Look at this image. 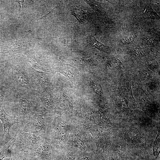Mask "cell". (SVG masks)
<instances>
[{
    "label": "cell",
    "mask_w": 160,
    "mask_h": 160,
    "mask_svg": "<svg viewBox=\"0 0 160 160\" xmlns=\"http://www.w3.org/2000/svg\"><path fill=\"white\" fill-rule=\"evenodd\" d=\"M75 154L73 151H69L67 152L64 160H75Z\"/></svg>",
    "instance_id": "f1b7e54d"
},
{
    "label": "cell",
    "mask_w": 160,
    "mask_h": 160,
    "mask_svg": "<svg viewBox=\"0 0 160 160\" xmlns=\"http://www.w3.org/2000/svg\"><path fill=\"white\" fill-rule=\"evenodd\" d=\"M113 60L114 61H113L114 62V64L116 65V67L117 68L120 70L124 69L123 65L122 62L119 58L113 56Z\"/></svg>",
    "instance_id": "83f0119b"
},
{
    "label": "cell",
    "mask_w": 160,
    "mask_h": 160,
    "mask_svg": "<svg viewBox=\"0 0 160 160\" xmlns=\"http://www.w3.org/2000/svg\"><path fill=\"white\" fill-rule=\"evenodd\" d=\"M121 94L125 98L133 103H135V100L133 95L131 83L129 82L122 86L120 89Z\"/></svg>",
    "instance_id": "9a60e30c"
},
{
    "label": "cell",
    "mask_w": 160,
    "mask_h": 160,
    "mask_svg": "<svg viewBox=\"0 0 160 160\" xmlns=\"http://www.w3.org/2000/svg\"><path fill=\"white\" fill-rule=\"evenodd\" d=\"M113 63L111 60L108 59L107 62V67L111 69L113 67Z\"/></svg>",
    "instance_id": "d6a6232c"
},
{
    "label": "cell",
    "mask_w": 160,
    "mask_h": 160,
    "mask_svg": "<svg viewBox=\"0 0 160 160\" xmlns=\"http://www.w3.org/2000/svg\"><path fill=\"white\" fill-rule=\"evenodd\" d=\"M4 96H0V120L3 124L5 140L9 141L10 138L9 132L11 127L14 124L20 123L18 118L9 115L4 110L3 106Z\"/></svg>",
    "instance_id": "5b68a950"
},
{
    "label": "cell",
    "mask_w": 160,
    "mask_h": 160,
    "mask_svg": "<svg viewBox=\"0 0 160 160\" xmlns=\"http://www.w3.org/2000/svg\"><path fill=\"white\" fill-rule=\"evenodd\" d=\"M17 133L15 144L21 151L25 152H28L43 140L41 136L30 132L20 131Z\"/></svg>",
    "instance_id": "3957f363"
},
{
    "label": "cell",
    "mask_w": 160,
    "mask_h": 160,
    "mask_svg": "<svg viewBox=\"0 0 160 160\" xmlns=\"http://www.w3.org/2000/svg\"><path fill=\"white\" fill-rule=\"evenodd\" d=\"M14 78L17 84L25 89H31L34 87V79L29 72L22 68H17L13 72Z\"/></svg>",
    "instance_id": "52a82bcc"
},
{
    "label": "cell",
    "mask_w": 160,
    "mask_h": 160,
    "mask_svg": "<svg viewBox=\"0 0 160 160\" xmlns=\"http://www.w3.org/2000/svg\"><path fill=\"white\" fill-rule=\"evenodd\" d=\"M89 83L95 93L100 95L103 94V89L100 84L90 79L89 80Z\"/></svg>",
    "instance_id": "44dd1931"
},
{
    "label": "cell",
    "mask_w": 160,
    "mask_h": 160,
    "mask_svg": "<svg viewBox=\"0 0 160 160\" xmlns=\"http://www.w3.org/2000/svg\"><path fill=\"white\" fill-rule=\"evenodd\" d=\"M38 95L42 103L47 108H52L54 107L55 102L53 98L49 92H39Z\"/></svg>",
    "instance_id": "7c38bea8"
},
{
    "label": "cell",
    "mask_w": 160,
    "mask_h": 160,
    "mask_svg": "<svg viewBox=\"0 0 160 160\" xmlns=\"http://www.w3.org/2000/svg\"><path fill=\"white\" fill-rule=\"evenodd\" d=\"M87 41L91 46L98 49L101 52L107 51L110 48L109 47L103 44L98 41L94 36L92 34L88 36Z\"/></svg>",
    "instance_id": "5bb4252c"
},
{
    "label": "cell",
    "mask_w": 160,
    "mask_h": 160,
    "mask_svg": "<svg viewBox=\"0 0 160 160\" xmlns=\"http://www.w3.org/2000/svg\"><path fill=\"white\" fill-rule=\"evenodd\" d=\"M116 153L120 160H124L127 157V152L124 147L120 144H116Z\"/></svg>",
    "instance_id": "d6986e66"
},
{
    "label": "cell",
    "mask_w": 160,
    "mask_h": 160,
    "mask_svg": "<svg viewBox=\"0 0 160 160\" xmlns=\"http://www.w3.org/2000/svg\"><path fill=\"white\" fill-rule=\"evenodd\" d=\"M134 37L133 36H126L121 40L119 45L123 46L133 44L134 41Z\"/></svg>",
    "instance_id": "d4e9b609"
},
{
    "label": "cell",
    "mask_w": 160,
    "mask_h": 160,
    "mask_svg": "<svg viewBox=\"0 0 160 160\" xmlns=\"http://www.w3.org/2000/svg\"><path fill=\"white\" fill-rule=\"evenodd\" d=\"M29 72L33 79L36 80L43 87L46 88L49 85L48 77L46 73L30 68Z\"/></svg>",
    "instance_id": "9c48e42d"
},
{
    "label": "cell",
    "mask_w": 160,
    "mask_h": 160,
    "mask_svg": "<svg viewBox=\"0 0 160 160\" xmlns=\"http://www.w3.org/2000/svg\"><path fill=\"white\" fill-rule=\"evenodd\" d=\"M3 62H4V61H1V60H0V64H2Z\"/></svg>",
    "instance_id": "8d00e7d4"
},
{
    "label": "cell",
    "mask_w": 160,
    "mask_h": 160,
    "mask_svg": "<svg viewBox=\"0 0 160 160\" xmlns=\"http://www.w3.org/2000/svg\"><path fill=\"white\" fill-rule=\"evenodd\" d=\"M21 125V132H30L41 136L45 131L46 123L44 115L40 108L39 107L32 116Z\"/></svg>",
    "instance_id": "7a4b0ae2"
},
{
    "label": "cell",
    "mask_w": 160,
    "mask_h": 160,
    "mask_svg": "<svg viewBox=\"0 0 160 160\" xmlns=\"http://www.w3.org/2000/svg\"><path fill=\"white\" fill-rule=\"evenodd\" d=\"M22 152V154L19 156L18 160H26V156L25 154V152Z\"/></svg>",
    "instance_id": "836d02e7"
},
{
    "label": "cell",
    "mask_w": 160,
    "mask_h": 160,
    "mask_svg": "<svg viewBox=\"0 0 160 160\" xmlns=\"http://www.w3.org/2000/svg\"><path fill=\"white\" fill-rule=\"evenodd\" d=\"M148 67L152 70H156L157 68V65L154 63H148Z\"/></svg>",
    "instance_id": "1f68e13d"
},
{
    "label": "cell",
    "mask_w": 160,
    "mask_h": 160,
    "mask_svg": "<svg viewBox=\"0 0 160 160\" xmlns=\"http://www.w3.org/2000/svg\"><path fill=\"white\" fill-rule=\"evenodd\" d=\"M69 9L72 14L77 19L79 22H84L86 18L87 11L84 8L76 7L73 6H69Z\"/></svg>",
    "instance_id": "4fadbf2b"
},
{
    "label": "cell",
    "mask_w": 160,
    "mask_h": 160,
    "mask_svg": "<svg viewBox=\"0 0 160 160\" xmlns=\"http://www.w3.org/2000/svg\"><path fill=\"white\" fill-rule=\"evenodd\" d=\"M130 55L135 58H140L144 55L143 50L140 47H135L132 48L129 51Z\"/></svg>",
    "instance_id": "ffe728a7"
},
{
    "label": "cell",
    "mask_w": 160,
    "mask_h": 160,
    "mask_svg": "<svg viewBox=\"0 0 160 160\" xmlns=\"http://www.w3.org/2000/svg\"><path fill=\"white\" fill-rule=\"evenodd\" d=\"M28 153L39 160H54L50 145L43 139Z\"/></svg>",
    "instance_id": "8992f818"
},
{
    "label": "cell",
    "mask_w": 160,
    "mask_h": 160,
    "mask_svg": "<svg viewBox=\"0 0 160 160\" xmlns=\"http://www.w3.org/2000/svg\"><path fill=\"white\" fill-rule=\"evenodd\" d=\"M117 105L118 108L121 110L128 111L129 108L127 100L121 94L117 95L116 96Z\"/></svg>",
    "instance_id": "2e32d148"
},
{
    "label": "cell",
    "mask_w": 160,
    "mask_h": 160,
    "mask_svg": "<svg viewBox=\"0 0 160 160\" xmlns=\"http://www.w3.org/2000/svg\"><path fill=\"white\" fill-rule=\"evenodd\" d=\"M145 44L148 46H153L156 42L155 40L152 37L146 36L143 39Z\"/></svg>",
    "instance_id": "4316f807"
},
{
    "label": "cell",
    "mask_w": 160,
    "mask_h": 160,
    "mask_svg": "<svg viewBox=\"0 0 160 160\" xmlns=\"http://www.w3.org/2000/svg\"><path fill=\"white\" fill-rule=\"evenodd\" d=\"M70 145L79 148L81 150H84L86 142L83 136L80 134L75 133L72 134L69 140Z\"/></svg>",
    "instance_id": "8fae6325"
},
{
    "label": "cell",
    "mask_w": 160,
    "mask_h": 160,
    "mask_svg": "<svg viewBox=\"0 0 160 160\" xmlns=\"http://www.w3.org/2000/svg\"><path fill=\"white\" fill-rule=\"evenodd\" d=\"M141 73L142 75L148 79L152 77V74L151 71L148 68H145L142 70Z\"/></svg>",
    "instance_id": "f546056e"
},
{
    "label": "cell",
    "mask_w": 160,
    "mask_h": 160,
    "mask_svg": "<svg viewBox=\"0 0 160 160\" xmlns=\"http://www.w3.org/2000/svg\"><path fill=\"white\" fill-rule=\"evenodd\" d=\"M105 160H116L114 156L112 153L109 154Z\"/></svg>",
    "instance_id": "e575fe53"
},
{
    "label": "cell",
    "mask_w": 160,
    "mask_h": 160,
    "mask_svg": "<svg viewBox=\"0 0 160 160\" xmlns=\"http://www.w3.org/2000/svg\"><path fill=\"white\" fill-rule=\"evenodd\" d=\"M52 138L56 148H61L66 142L67 136V127L60 118H55L53 122Z\"/></svg>",
    "instance_id": "277c9868"
},
{
    "label": "cell",
    "mask_w": 160,
    "mask_h": 160,
    "mask_svg": "<svg viewBox=\"0 0 160 160\" xmlns=\"http://www.w3.org/2000/svg\"><path fill=\"white\" fill-rule=\"evenodd\" d=\"M62 105L65 109L68 111H71L73 109L72 103L68 100H63L62 102Z\"/></svg>",
    "instance_id": "484cf974"
},
{
    "label": "cell",
    "mask_w": 160,
    "mask_h": 160,
    "mask_svg": "<svg viewBox=\"0 0 160 160\" xmlns=\"http://www.w3.org/2000/svg\"><path fill=\"white\" fill-rule=\"evenodd\" d=\"M79 160H91L90 155L87 153H84L81 155Z\"/></svg>",
    "instance_id": "4dcf8cb0"
},
{
    "label": "cell",
    "mask_w": 160,
    "mask_h": 160,
    "mask_svg": "<svg viewBox=\"0 0 160 160\" xmlns=\"http://www.w3.org/2000/svg\"><path fill=\"white\" fill-rule=\"evenodd\" d=\"M17 133L8 142H7L1 147L0 151V160H10L13 146L15 145Z\"/></svg>",
    "instance_id": "30bf717a"
},
{
    "label": "cell",
    "mask_w": 160,
    "mask_h": 160,
    "mask_svg": "<svg viewBox=\"0 0 160 160\" xmlns=\"http://www.w3.org/2000/svg\"><path fill=\"white\" fill-rule=\"evenodd\" d=\"M15 101L17 110V117L21 125L27 121L39 108L37 102L25 92H18Z\"/></svg>",
    "instance_id": "6da1fadb"
},
{
    "label": "cell",
    "mask_w": 160,
    "mask_h": 160,
    "mask_svg": "<svg viewBox=\"0 0 160 160\" xmlns=\"http://www.w3.org/2000/svg\"><path fill=\"white\" fill-rule=\"evenodd\" d=\"M139 98L142 109L145 111L149 110L150 107V102L147 98L145 95L141 94L140 95Z\"/></svg>",
    "instance_id": "603a6c76"
},
{
    "label": "cell",
    "mask_w": 160,
    "mask_h": 160,
    "mask_svg": "<svg viewBox=\"0 0 160 160\" xmlns=\"http://www.w3.org/2000/svg\"><path fill=\"white\" fill-rule=\"evenodd\" d=\"M97 160H105V159L103 156H101Z\"/></svg>",
    "instance_id": "d590c367"
},
{
    "label": "cell",
    "mask_w": 160,
    "mask_h": 160,
    "mask_svg": "<svg viewBox=\"0 0 160 160\" xmlns=\"http://www.w3.org/2000/svg\"><path fill=\"white\" fill-rule=\"evenodd\" d=\"M124 136L127 142L134 145L140 146L144 142L140 131L136 127L127 130L124 133Z\"/></svg>",
    "instance_id": "ba28073f"
},
{
    "label": "cell",
    "mask_w": 160,
    "mask_h": 160,
    "mask_svg": "<svg viewBox=\"0 0 160 160\" xmlns=\"http://www.w3.org/2000/svg\"><path fill=\"white\" fill-rule=\"evenodd\" d=\"M160 132H158L155 140L153 148V153L156 158H158L160 153Z\"/></svg>",
    "instance_id": "cb8c5ba5"
},
{
    "label": "cell",
    "mask_w": 160,
    "mask_h": 160,
    "mask_svg": "<svg viewBox=\"0 0 160 160\" xmlns=\"http://www.w3.org/2000/svg\"><path fill=\"white\" fill-rule=\"evenodd\" d=\"M143 16L146 18L160 20L159 16L153 8L149 6L145 8L143 14Z\"/></svg>",
    "instance_id": "ac0fdd59"
},
{
    "label": "cell",
    "mask_w": 160,
    "mask_h": 160,
    "mask_svg": "<svg viewBox=\"0 0 160 160\" xmlns=\"http://www.w3.org/2000/svg\"><path fill=\"white\" fill-rule=\"evenodd\" d=\"M75 63L78 64H84L85 65H95L97 63V60L91 57L88 59L80 58L72 59Z\"/></svg>",
    "instance_id": "e0dca14e"
},
{
    "label": "cell",
    "mask_w": 160,
    "mask_h": 160,
    "mask_svg": "<svg viewBox=\"0 0 160 160\" xmlns=\"http://www.w3.org/2000/svg\"><path fill=\"white\" fill-rule=\"evenodd\" d=\"M91 8L94 9L96 13L100 14L102 10V7L99 2L94 0H84Z\"/></svg>",
    "instance_id": "7402d4cb"
}]
</instances>
